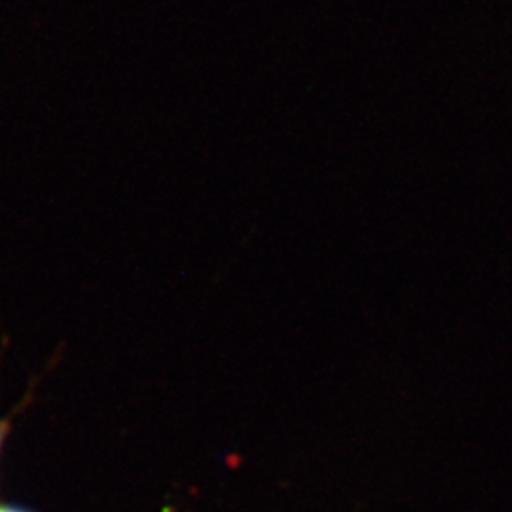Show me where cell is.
<instances>
[{"label": "cell", "mask_w": 512, "mask_h": 512, "mask_svg": "<svg viewBox=\"0 0 512 512\" xmlns=\"http://www.w3.org/2000/svg\"><path fill=\"white\" fill-rule=\"evenodd\" d=\"M8 429H10V425L6 421H0V446H2V442H4L6 435H8Z\"/></svg>", "instance_id": "obj_1"}, {"label": "cell", "mask_w": 512, "mask_h": 512, "mask_svg": "<svg viewBox=\"0 0 512 512\" xmlns=\"http://www.w3.org/2000/svg\"><path fill=\"white\" fill-rule=\"evenodd\" d=\"M0 512H29V511H23V509H18V507H10V505H4V507H0Z\"/></svg>", "instance_id": "obj_2"}]
</instances>
